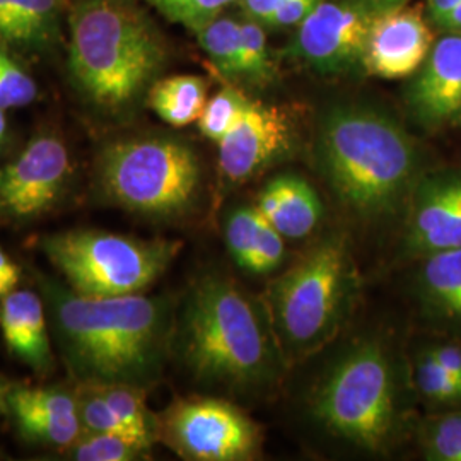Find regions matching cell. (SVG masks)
<instances>
[{
    "mask_svg": "<svg viewBox=\"0 0 461 461\" xmlns=\"http://www.w3.org/2000/svg\"><path fill=\"white\" fill-rule=\"evenodd\" d=\"M461 248V175L434 176L413 190L407 249L429 257Z\"/></svg>",
    "mask_w": 461,
    "mask_h": 461,
    "instance_id": "5bb4252c",
    "label": "cell"
},
{
    "mask_svg": "<svg viewBox=\"0 0 461 461\" xmlns=\"http://www.w3.org/2000/svg\"><path fill=\"white\" fill-rule=\"evenodd\" d=\"M316 158L340 203L363 219L395 215L415 190L419 152L411 135L371 108L330 112L320 127Z\"/></svg>",
    "mask_w": 461,
    "mask_h": 461,
    "instance_id": "3957f363",
    "label": "cell"
},
{
    "mask_svg": "<svg viewBox=\"0 0 461 461\" xmlns=\"http://www.w3.org/2000/svg\"><path fill=\"white\" fill-rule=\"evenodd\" d=\"M413 116L426 129H438L461 116V34L434 41L409 91Z\"/></svg>",
    "mask_w": 461,
    "mask_h": 461,
    "instance_id": "9a60e30c",
    "label": "cell"
},
{
    "mask_svg": "<svg viewBox=\"0 0 461 461\" xmlns=\"http://www.w3.org/2000/svg\"><path fill=\"white\" fill-rule=\"evenodd\" d=\"M284 0H238L243 14L248 19H255L262 24H267L272 14L277 11Z\"/></svg>",
    "mask_w": 461,
    "mask_h": 461,
    "instance_id": "836d02e7",
    "label": "cell"
},
{
    "mask_svg": "<svg viewBox=\"0 0 461 461\" xmlns=\"http://www.w3.org/2000/svg\"><path fill=\"white\" fill-rule=\"evenodd\" d=\"M251 99L234 86H226L212 98L207 99L197 120L198 131L209 140L219 142L236 125Z\"/></svg>",
    "mask_w": 461,
    "mask_h": 461,
    "instance_id": "d4e9b609",
    "label": "cell"
},
{
    "mask_svg": "<svg viewBox=\"0 0 461 461\" xmlns=\"http://www.w3.org/2000/svg\"><path fill=\"white\" fill-rule=\"evenodd\" d=\"M72 156L62 135L41 131L0 166V222H30L50 212L72 182Z\"/></svg>",
    "mask_w": 461,
    "mask_h": 461,
    "instance_id": "8fae6325",
    "label": "cell"
},
{
    "mask_svg": "<svg viewBox=\"0 0 461 461\" xmlns=\"http://www.w3.org/2000/svg\"><path fill=\"white\" fill-rule=\"evenodd\" d=\"M207 81L198 76H171L148 91L149 108L171 127L195 123L207 103Z\"/></svg>",
    "mask_w": 461,
    "mask_h": 461,
    "instance_id": "d6986e66",
    "label": "cell"
},
{
    "mask_svg": "<svg viewBox=\"0 0 461 461\" xmlns=\"http://www.w3.org/2000/svg\"><path fill=\"white\" fill-rule=\"evenodd\" d=\"M68 0H0V43L28 53H47L62 41Z\"/></svg>",
    "mask_w": 461,
    "mask_h": 461,
    "instance_id": "e0dca14e",
    "label": "cell"
},
{
    "mask_svg": "<svg viewBox=\"0 0 461 461\" xmlns=\"http://www.w3.org/2000/svg\"><path fill=\"white\" fill-rule=\"evenodd\" d=\"M447 33L461 34V4L438 24Z\"/></svg>",
    "mask_w": 461,
    "mask_h": 461,
    "instance_id": "d590c367",
    "label": "cell"
},
{
    "mask_svg": "<svg viewBox=\"0 0 461 461\" xmlns=\"http://www.w3.org/2000/svg\"><path fill=\"white\" fill-rule=\"evenodd\" d=\"M420 291L434 312L461 323V248L424 257Z\"/></svg>",
    "mask_w": 461,
    "mask_h": 461,
    "instance_id": "ffe728a7",
    "label": "cell"
},
{
    "mask_svg": "<svg viewBox=\"0 0 461 461\" xmlns=\"http://www.w3.org/2000/svg\"><path fill=\"white\" fill-rule=\"evenodd\" d=\"M158 422L159 438L185 460L248 461L260 453L258 426L221 398H178Z\"/></svg>",
    "mask_w": 461,
    "mask_h": 461,
    "instance_id": "9c48e42d",
    "label": "cell"
},
{
    "mask_svg": "<svg viewBox=\"0 0 461 461\" xmlns=\"http://www.w3.org/2000/svg\"><path fill=\"white\" fill-rule=\"evenodd\" d=\"M314 417L337 438L384 449L395 430V379L384 350L366 342L331 367L314 392Z\"/></svg>",
    "mask_w": 461,
    "mask_h": 461,
    "instance_id": "ba28073f",
    "label": "cell"
},
{
    "mask_svg": "<svg viewBox=\"0 0 461 461\" xmlns=\"http://www.w3.org/2000/svg\"><path fill=\"white\" fill-rule=\"evenodd\" d=\"M173 23L197 33L238 0H144Z\"/></svg>",
    "mask_w": 461,
    "mask_h": 461,
    "instance_id": "f546056e",
    "label": "cell"
},
{
    "mask_svg": "<svg viewBox=\"0 0 461 461\" xmlns=\"http://www.w3.org/2000/svg\"><path fill=\"white\" fill-rule=\"evenodd\" d=\"M47 304L33 291H13L0 299V330L13 356L36 373L53 367L50 347Z\"/></svg>",
    "mask_w": 461,
    "mask_h": 461,
    "instance_id": "2e32d148",
    "label": "cell"
},
{
    "mask_svg": "<svg viewBox=\"0 0 461 461\" xmlns=\"http://www.w3.org/2000/svg\"><path fill=\"white\" fill-rule=\"evenodd\" d=\"M428 460L461 461V412L429 420L422 430Z\"/></svg>",
    "mask_w": 461,
    "mask_h": 461,
    "instance_id": "4dcf8cb0",
    "label": "cell"
},
{
    "mask_svg": "<svg viewBox=\"0 0 461 461\" xmlns=\"http://www.w3.org/2000/svg\"><path fill=\"white\" fill-rule=\"evenodd\" d=\"M255 209L289 240L310 236L323 214L316 190L296 175H280L267 183L257 198Z\"/></svg>",
    "mask_w": 461,
    "mask_h": 461,
    "instance_id": "ac0fdd59",
    "label": "cell"
},
{
    "mask_svg": "<svg viewBox=\"0 0 461 461\" xmlns=\"http://www.w3.org/2000/svg\"><path fill=\"white\" fill-rule=\"evenodd\" d=\"M0 274L9 276V277H14V279L21 277V268H19V265L14 264V260H13L2 248H0Z\"/></svg>",
    "mask_w": 461,
    "mask_h": 461,
    "instance_id": "8d00e7d4",
    "label": "cell"
},
{
    "mask_svg": "<svg viewBox=\"0 0 461 461\" xmlns=\"http://www.w3.org/2000/svg\"><path fill=\"white\" fill-rule=\"evenodd\" d=\"M289 116L277 106L249 101L236 125L217 142L219 175L228 186H240L280 158L291 144Z\"/></svg>",
    "mask_w": 461,
    "mask_h": 461,
    "instance_id": "7c38bea8",
    "label": "cell"
},
{
    "mask_svg": "<svg viewBox=\"0 0 461 461\" xmlns=\"http://www.w3.org/2000/svg\"><path fill=\"white\" fill-rule=\"evenodd\" d=\"M409 0H320L297 30L287 55L320 74L361 67L364 43L384 13Z\"/></svg>",
    "mask_w": 461,
    "mask_h": 461,
    "instance_id": "30bf717a",
    "label": "cell"
},
{
    "mask_svg": "<svg viewBox=\"0 0 461 461\" xmlns=\"http://www.w3.org/2000/svg\"><path fill=\"white\" fill-rule=\"evenodd\" d=\"M241 57L243 81L255 86H265L274 81L276 68L270 60L267 34L262 23L255 19L247 17L241 21Z\"/></svg>",
    "mask_w": 461,
    "mask_h": 461,
    "instance_id": "4316f807",
    "label": "cell"
},
{
    "mask_svg": "<svg viewBox=\"0 0 461 461\" xmlns=\"http://www.w3.org/2000/svg\"><path fill=\"white\" fill-rule=\"evenodd\" d=\"M356 291L344 236H329L267 289V316L280 357L299 361L337 335Z\"/></svg>",
    "mask_w": 461,
    "mask_h": 461,
    "instance_id": "5b68a950",
    "label": "cell"
},
{
    "mask_svg": "<svg viewBox=\"0 0 461 461\" xmlns=\"http://www.w3.org/2000/svg\"><path fill=\"white\" fill-rule=\"evenodd\" d=\"M67 30L68 79L103 115L127 112L165 67V41L132 0H74Z\"/></svg>",
    "mask_w": 461,
    "mask_h": 461,
    "instance_id": "7a4b0ae2",
    "label": "cell"
},
{
    "mask_svg": "<svg viewBox=\"0 0 461 461\" xmlns=\"http://www.w3.org/2000/svg\"><path fill=\"white\" fill-rule=\"evenodd\" d=\"M38 247L74 293L118 297L140 294L152 285L180 253L182 243L72 230L43 236Z\"/></svg>",
    "mask_w": 461,
    "mask_h": 461,
    "instance_id": "52a82bcc",
    "label": "cell"
},
{
    "mask_svg": "<svg viewBox=\"0 0 461 461\" xmlns=\"http://www.w3.org/2000/svg\"><path fill=\"white\" fill-rule=\"evenodd\" d=\"M11 413L14 415L17 428L24 438L43 445L70 447L84 432L79 413L62 415L30 411H16Z\"/></svg>",
    "mask_w": 461,
    "mask_h": 461,
    "instance_id": "603a6c76",
    "label": "cell"
},
{
    "mask_svg": "<svg viewBox=\"0 0 461 461\" xmlns=\"http://www.w3.org/2000/svg\"><path fill=\"white\" fill-rule=\"evenodd\" d=\"M430 356L445 367L446 371L461 381V347L456 344L438 346L429 350Z\"/></svg>",
    "mask_w": 461,
    "mask_h": 461,
    "instance_id": "d6a6232c",
    "label": "cell"
},
{
    "mask_svg": "<svg viewBox=\"0 0 461 461\" xmlns=\"http://www.w3.org/2000/svg\"><path fill=\"white\" fill-rule=\"evenodd\" d=\"M318 4L320 0H284L267 24L274 28L301 24L313 13Z\"/></svg>",
    "mask_w": 461,
    "mask_h": 461,
    "instance_id": "1f68e13d",
    "label": "cell"
},
{
    "mask_svg": "<svg viewBox=\"0 0 461 461\" xmlns=\"http://www.w3.org/2000/svg\"><path fill=\"white\" fill-rule=\"evenodd\" d=\"M265 222L264 215L255 209V205L241 207L228 217L226 245L234 262L245 270H249L251 260L260 247Z\"/></svg>",
    "mask_w": 461,
    "mask_h": 461,
    "instance_id": "484cf974",
    "label": "cell"
},
{
    "mask_svg": "<svg viewBox=\"0 0 461 461\" xmlns=\"http://www.w3.org/2000/svg\"><path fill=\"white\" fill-rule=\"evenodd\" d=\"M150 447L132 438L106 432L84 430L70 446V458L77 461H133L148 458Z\"/></svg>",
    "mask_w": 461,
    "mask_h": 461,
    "instance_id": "cb8c5ba5",
    "label": "cell"
},
{
    "mask_svg": "<svg viewBox=\"0 0 461 461\" xmlns=\"http://www.w3.org/2000/svg\"><path fill=\"white\" fill-rule=\"evenodd\" d=\"M7 133H9V125H7V116L5 110L0 108V149L7 142Z\"/></svg>",
    "mask_w": 461,
    "mask_h": 461,
    "instance_id": "ab89813d",
    "label": "cell"
},
{
    "mask_svg": "<svg viewBox=\"0 0 461 461\" xmlns=\"http://www.w3.org/2000/svg\"><path fill=\"white\" fill-rule=\"evenodd\" d=\"M38 99V84L17 60L13 49L0 43V108L30 106Z\"/></svg>",
    "mask_w": 461,
    "mask_h": 461,
    "instance_id": "83f0119b",
    "label": "cell"
},
{
    "mask_svg": "<svg viewBox=\"0 0 461 461\" xmlns=\"http://www.w3.org/2000/svg\"><path fill=\"white\" fill-rule=\"evenodd\" d=\"M180 352L195 378L241 392L272 379L280 357L267 312L234 282L214 276L190 293Z\"/></svg>",
    "mask_w": 461,
    "mask_h": 461,
    "instance_id": "277c9868",
    "label": "cell"
},
{
    "mask_svg": "<svg viewBox=\"0 0 461 461\" xmlns=\"http://www.w3.org/2000/svg\"><path fill=\"white\" fill-rule=\"evenodd\" d=\"M460 4L461 0H428L429 16L436 24H439Z\"/></svg>",
    "mask_w": 461,
    "mask_h": 461,
    "instance_id": "e575fe53",
    "label": "cell"
},
{
    "mask_svg": "<svg viewBox=\"0 0 461 461\" xmlns=\"http://www.w3.org/2000/svg\"><path fill=\"white\" fill-rule=\"evenodd\" d=\"M55 337L81 384L144 386L159 373L167 308L154 297H86L43 285Z\"/></svg>",
    "mask_w": 461,
    "mask_h": 461,
    "instance_id": "6da1fadb",
    "label": "cell"
},
{
    "mask_svg": "<svg viewBox=\"0 0 461 461\" xmlns=\"http://www.w3.org/2000/svg\"><path fill=\"white\" fill-rule=\"evenodd\" d=\"M195 150L169 137H125L99 150L96 195L133 214L175 219L188 214L200 195Z\"/></svg>",
    "mask_w": 461,
    "mask_h": 461,
    "instance_id": "8992f818",
    "label": "cell"
},
{
    "mask_svg": "<svg viewBox=\"0 0 461 461\" xmlns=\"http://www.w3.org/2000/svg\"><path fill=\"white\" fill-rule=\"evenodd\" d=\"M104 396L110 407L115 411L116 415L123 420L133 436L144 443L154 445L159 438V422L152 413L149 412L144 402L142 386L135 384H93Z\"/></svg>",
    "mask_w": 461,
    "mask_h": 461,
    "instance_id": "7402d4cb",
    "label": "cell"
},
{
    "mask_svg": "<svg viewBox=\"0 0 461 461\" xmlns=\"http://www.w3.org/2000/svg\"><path fill=\"white\" fill-rule=\"evenodd\" d=\"M17 282L19 279L14 277H9V276H4L0 274V299L4 296H7L9 293H13L16 289Z\"/></svg>",
    "mask_w": 461,
    "mask_h": 461,
    "instance_id": "f35d334b",
    "label": "cell"
},
{
    "mask_svg": "<svg viewBox=\"0 0 461 461\" xmlns=\"http://www.w3.org/2000/svg\"><path fill=\"white\" fill-rule=\"evenodd\" d=\"M13 392V386L0 375V415L9 412V395Z\"/></svg>",
    "mask_w": 461,
    "mask_h": 461,
    "instance_id": "74e56055",
    "label": "cell"
},
{
    "mask_svg": "<svg viewBox=\"0 0 461 461\" xmlns=\"http://www.w3.org/2000/svg\"><path fill=\"white\" fill-rule=\"evenodd\" d=\"M434 36L419 7L407 4L384 13L364 43L361 68L381 79L415 74L428 59Z\"/></svg>",
    "mask_w": 461,
    "mask_h": 461,
    "instance_id": "4fadbf2b",
    "label": "cell"
},
{
    "mask_svg": "<svg viewBox=\"0 0 461 461\" xmlns=\"http://www.w3.org/2000/svg\"><path fill=\"white\" fill-rule=\"evenodd\" d=\"M198 45L228 79H241V21L219 14L197 33Z\"/></svg>",
    "mask_w": 461,
    "mask_h": 461,
    "instance_id": "44dd1931",
    "label": "cell"
},
{
    "mask_svg": "<svg viewBox=\"0 0 461 461\" xmlns=\"http://www.w3.org/2000/svg\"><path fill=\"white\" fill-rule=\"evenodd\" d=\"M415 381L419 392L432 403H461V381L451 376L445 367L430 356L429 350L419 357Z\"/></svg>",
    "mask_w": 461,
    "mask_h": 461,
    "instance_id": "f1b7e54d",
    "label": "cell"
}]
</instances>
